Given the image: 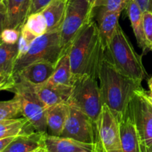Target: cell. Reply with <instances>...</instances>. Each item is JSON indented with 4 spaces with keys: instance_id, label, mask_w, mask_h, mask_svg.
<instances>
[{
    "instance_id": "20",
    "label": "cell",
    "mask_w": 152,
    "mask_h": 152,
    "mask_svg": "<svg viewBox=\"0 0 152 152\" xmlns=\"http://www.w3.org/2000/svg\"><path fill=\"white\" fill-rule=\"evenodd\" d=\"M69 105L68 103H60L46 109V123L48 130L53 136L60 137L63 132L65 122L68 118Z\"/></svg>"
},
{
    "instance_id": "22",
    "label": "cell",
    "mask_w": 152,
    "mask_h": 152,
    "mask_svg": "<svg viewBox=\"0 0 152 152\" xmlns=\"http://www.w3.org/2000/svg\"><path fill=\"white\" fill-rule=\"evenodd\" d=\"M47 22L41 12L31 13L21 29V35L31 44L34 39L47 33Z\"/></svg>"
},
{
    "instance_id": "29",
    "label": "cell",
    "mask_w": 152,
    "mask_h": 152,
    "mask_svg": "<svg viewBox=\"0 0 152 152\" xmlns=\"http://www.w3.org/2000/svg\"><path fill=\"white\" fill-rule=\"evenodd\" d=\"M53 0H32L30 14L39 12Z\"/></svg>"
},
{
    "instance_id": "1",
    "label": "cell",
    "mask_w": 152,
    "mask_h": 152,
    "mask_svg": "<svg viewBox=\"0 0 152 152\" xmlns=\"http://www.w3.org/2000/svg\"><path fill=\"white\" fill-rule=\"evenodd\" d=\"M98 80L100 83L102 104L108 107L118 121L126 114L135 92L143 89L142 83L120 73L108 60L105 53L99 68Z\"/></svg>"
},
{
    "instance_id": "40",
    "label": "cell",
    "mask_w": 152,
    "mask_h": 152,
    "mask_svg": "<svg viewBox=\"0 0 152 152\" xmlns=\"http://www.w3.org/2000/svg\"><path fill=\"white\" fill-rule=\"evenodd\" d=\"M93 152H98L97 151H96V149H95V148H94V151Z\"/></svg>"
},
{
    "instance_id": "13",
    "label": "cell",
    "mask_w": 152,
    "mask_h": 152,
    "mask_svg": "<svg viewBox=\"0 0 152 152\" xmlns=\"http://www.w3.org/2000/svg\"><path fill=\"white\" fill-rule=\"evenodd\" d=\"M56 66L47 61H39L30 64L15 77L16 80H22L34 86L44 84L48 81Z\"/></svg>"
},
{
    "instance_id": "5",
    "label": "cell",
    "mask_w": 152,
    "mask_h": 152,
    "mask_svg": "<svg viewBox=\"0 0 152 152\" xmlns=\"http://www.w3.org/2000/svg\"><path fill=\"white\" fill-rule=\"evenodd\" d=\"M65 54L61 45L60 31L43 34L31 42L25 54L17 59L14 66V77L23 68L39 61H47L56 66Z\"/></svg>"
},
{
    "instance_id": "36",
    "label": "cell",
    "mask_w": 152,
    "mask_h": 152,
    "mask_svg": "<svg viewBox=\"0 0 152 152\" xmlns=\"http://www.w3.org/2000/svg\"><path fill=\"white\" fill-rule=\"evenodd\" d=\"M148 87H149V89L151 91H152V77L148 80Z\"/></svg>"
},
{
    "instance_id": "18",
    "label": "cell",
    "mask_w": 152,
    "mask_h": 152,
    "mask_svg": "<svg viewBox=\"0 0 152 152\" xmlns=\"http://www.w3.org/2000/svg\"><path fill=\"white\" fill-rule=\"evenodd\" d=\"M67 0H53L41 10L47 22V33L60 31L65 20Z\"/></svg>"
},
{
    "instance_id": "33",
    "label": "cell",
    "mask_w": 152,
    "mask_h": 152,
    "mask_svg": "<svg viewBox=\"0 0 152 152\" xmlns=\"http://www.w3.org/2000/svg\"><path fill=\"white\" fill-rule=\"evenodd\" d=\"M0 11L6 13V4L4 0H0Z\"/></svg>"
},
{
    "instance_id": "4",
    "label": "cell",
    "mask_w": 152,
    "mask_h": 152,
    "mask_svg": "<svg viewBox=\"0 0 152 152\" xmlns=\"http://www.w3.org/2000/svg\"><path fill=\"white\" fill-rule=\"evenodd\" d=\"M67 103L86 114L95 123L103 105L98 79L90 75L74 77L71 93Z\"/></svg>"
},
{
    "instance_id": "41",
    "label": "cell",
    "mask_w": 152,
    "mask_h": 152,
    "mask_svg": "<svg viewBox=\"0 0 152 152\" xmlns=\"http://www.w3.org/2000/svg\"><path fill=\"white\" fill-rule=\"evenodd\" d=\"M0 91H2V88H1V86H0Z\"/></svg>"
},
{
    "instance_id": "17",
    "label": "cell",
    "mask_w": 152,
    "mask_h": 152,
    "mask_svg": "<svg viewBox=\"0 0 152 152\" xmlns=\"http://www.w3.org/2000/svg\"><path fill=\"white\" fill-rule=\"evenodd\" d=\"M96 9H98L97 21L99 22L98 28L99 36L105 51L111 43L117 25H119V18L121 13L107 11L101 7Z\"/></svg>"
},
{
    "instance_id": "23",
    "label": "cell",
    "mask_w": 152,
    "mask_h": 152,
    "mask_svg": "<svg viewBox=\"0 0 152 152\" xmlns=\"http://www.w3.org/2000/svg\"><path fill=\"white\" fill-rule=\"evenodd\" d=\"M34 132L36 131L25 117L0 120V139Z\"/></svg>"
},
{
    "instance_id": "26",
    "label": "cell",
    "mask_w": 152,
    "mask_h": 152,
    "mask_svg": "<svg viewBox=\"0 0 152 152\" xmlns=\"http://www.w3.org/2000/svg\"><path fill=\"white\" fill-rule=\"evenodd\" d=\"M131 0H98L96 8H103L107 11L121 13L126 8Z\"/></svg>"
},
{
    "instance_id": "28",
    "label": "cell",
    "mask_w": 152,
    "mask_h": 152,
    "mask_svg": "<svg viewBox=\"0 0 152 152\" xmlns=\"http://www.w3.org/2000/svg\"><path fill=\"white\" fill-rule=\"evenodd\" d=\"M143 28L145 39L150 49L152 46V13L151 11L143 12Z\"/></svg>"
},
{
    "instance_id": "21",
    "label": "cell",
    "mask_w": 152,
    "mask_h": 152,
    "mask_svg": "<svg viewBox=\"0 0 152 152\" xmlns=\"http://www.w3.org/2000/svg\"><path fill=\"white\" fill-rule=\"evenodd\" d=\"M44 134L34 132L16 136L2 152H32L42 147Z\"/></svg>"
},
{
    "instance_id": "11",
    "label": "cell",
    "mask_w": 152,
    "mask_h": 152,
    "mask_svg": "<svg viewBox=\"0 0 152 152\" xmlns=\"http://www.w3.org/2000/svg\"><path fill=\"white\" fill-rule=\"evenodd\" d=\"M18 43L14 45L0 44V86L2 90L8 91L14 84L13 71L18 57Z\"/></svg>"
},
{
    "instance_id": "43",
    "label": "cell",
    "mask_w": 152,
    "mask_h": 152,
    "mask_svg": "<svg viewBox=\"0 0 152 152\" xmlns=\"http://www.w3.org/2000/svg\"><path fill=\"white\" fill-rule=\"evenodd\" d=\"M37 150H38V149H37ZM36 151H37V150H36V151H32V152H36Z\"/></svg>"
},
{
    "instance_id": "42",
    "label": "cell",
    "mask_w": 152,
    "mask_h": 152,
    "mask_svg": "<svg viewBox=\"0 0 152 152\" xmlns=\"http://www.w3.org/2000/svg\"><path fill=\"white\" fill-rule=\"evenodd\" d=\"M150 50H151V51H152V46H151V48H150Z\"/></svg>"
},
{
    "instance_id": "8",
    "label": "cell",
    "mask_w": 152,
    "mask_h": 152,
    "mask_svg": "<svg viewBox=\"0 0 152 152\" xmlns=\"http://www.w3.org/2000/svg\"><path fill=\"white\" fill-rule=\"evenodd\" d=\"M137 91L127 111L133 119L139 135L142 152L152 151V104L143 92Z\"/></svg>"
},
{
    "instance_id": "3",
    "label": "cell",
    "mask_w": 152,
    "mask_h": 152,
    "mask_svg": "<svg viewBox=\"0 0 152 152\" xmlns=\"http://www.w3.org/2000/svg\"><path fill=\"white\" fill-rule=\"evenodd\" d=\"M105 53L113 65L126 77L140 83L146 78L142 56L135 51L120 24Z\"/></svg>"
},
{
    "instance_id": "24",
    "label": "cell",
    "mask_w": 152,
    "mask_h": 152,
    "mask_svg": "<svg viewBox=\"0 0 152 152\" xmlns=\"http://www.w3.org/2000/svg\"><path fill=\"white\" fill-rule=\"evenodd\" d=\"M72 71L68 53H66L58 62L48 83L59 86H71L73 84Z\"/></svg>"
},
{
    "instance_id": "30",
    "label": "cell",
    "mask_w": 152,
    "mask_h": 152,
    "mask_svg": "<svg viewBox=\"0 0 152 152\" xmlns=\"http://www.w3.org/2000/svg\"><path fill=\"white\" fill-rule=\"evenodd\" d=\"M142 12L149 11L151 6V0H135Z\"/></svg>"
},
{
    "instance_id": "14",
    "label": "cell",
    "mask_w": 152,
    "mask_h": 152,
    "mask_svg": "<svg viewBox=\"0 0 152 152\" xmlns=\"http://www.w3.org/2000/svg\"><path fill=\"white\" fill-rule=\"evenodd\" d=\"M72 86H59L46 82L35 86L39 98L46 108L60 103H67L71 93Z\"/></svg>"
},
{
    "instance_id": "34",
    "label": "cell",
    "mask_w": 152,
    "mask_h": 152,
    "mask_svg": "<svg viewBox=\"0 0 152 152\" xmlns=\"http://www.w3.org/2000/svg\"><path fill=\"white\" fill-rule=\"evenodd\" d=\"M86 1H87L88 2L89 4H90L91 5L92 7H94V8L96 9V4H97L98 0H86Z\"/></svg>"
},
{
    "instance_id": "44",
    "label": "cell",
    "mask_w": 152,
    "mask_h": 152,
    "mask_svg": "<svg viewBox=\"0 0 152 152\" xmlns=\"http://www.w3.org/2000/svg\"><path fill=\"white\" fill-rule=\"evenodd\" d=\"M151 152H152V151H151Z\"/></svg>"
},
{
    "instance_id": "27",
    "label": "cell",
    "mask_w": 152,
    "mask_h": 152,
    "mask_svg": "<svg viewBox=\"0 0 152 152\" xmlns=\"http://www.w3.org/2000/svg\"><path fill=\"white\" fill-rule=\"evenodd\" d=\"M20 35V30L13 29V28H4L1 32L0 39L1 42L14 45L18 43Z\"/></svg>"
},
{
    "instance_id": "12",
    "label": "cell",
    "mask_w": 152,
    "mask_h": 152,
    "mask_svg": "<svg viewBox=\"0 0 152 152\" xmlns=\"http://www.w3.org/2000/svg\"><path fill=\"white\" fill-rule=\"evenodd\" d=\"M42 147L45 152H93L95 144L85 143L71 138L43 134Z\"/></svg>"
},
{
    "instance_id": "39",
    "label": "cell",
    "mask_w": 152,
    "mask_h": 152,
    "mask_svg": "<svg viewBox=\"0 0 152 152\" xmlns=\"http://www.w3.org/2000/svg\"><path fill=\"white\" fill-rule=\"evenodd\" d=\"M144 92V91H143ZM145 96H146V95H145ZM147 98H148V100H149L150 101V102H151V103L152 104V99H151V98H149V97H148V96H147Z\"/></svg>"
},
{
    "instance_id": "37",
    "label": "cell",
    "mask_w": 152,
    "mask_h": 152,
    "mask_svg": "<svg viewBox=\"0 0 152 152\" xmlns=\"http://www.w3.org/2000/svg\"><path fill=\"white\" fill-rule=\"evenodd\" d=\"M36 152H45V151L44 148H43L42 147H41V148H39L38 150H37V151H36Z\"/></svg>"
},
{
    "instance_id": "35",
    "label": "cell",
    "mask_w": 152,
    "mask_h": 152,
    "mask_svg": "<svg viewBox=\"0 0 152 152\" xmlns=\"http://www.w3.org/2000/svg\"><path fill=\"white\" fill-rule=\"evenodd\" d=\"M144 91V94H145V95H146L147 96H148V97H149V98H151V99H152V91H145L144 90L143 91Z\"/></svg>"
},
{
    "instance_id": "9",
    "label": "cell",
    "mask_w": 152,
    "mask_h": 152,
    "mask_svg": "<svg viewBox=\"0 0 152 152\" xmlns=\"http://www.w3.org/2000/svg\"><path fill=\"white\" fill-rule=\"evenodd\" d=\"M95 149L98 152H123L119 122L106 105H102L95 122Z\"/></svg>"
},
{
    "instance_id": "38",
    "label": "cell",
    "mask_w": 152,
    "mask_h": 152,
    "mask_svg": "<svg viewBox=\"0 0 152 152\" xmlns=\"http://www.w3.org/2000/svg\"><path fill=\"white\" fill-rule=\"evenodd\" d=\"M149 11H151L152 13V0H151V6H150V10Z\"/></svg>"
},
{
    "instance_id": "6",
    "label": "cell",
    "mask_w": 152,
    "mask_h": 152,
    "mask_svg": "<svg viewBox=\"0 0 152 152\" xmlns=\"http://www.w3.org/2000/svg\"><path fill=\"white\" fill-rule=\"evenodd\" d=\"M19 97L21 102L22 115L27 119L37 132L47 133L46 109L35 91V86L22 80H16L9 88Z\"/></svg>"
},
{
    "instance_id": "16",
    "label": "cell",
    "mask_w": 152,
    "mask_h": 152,
    "mask_svg": "<svg viewBox=\"0 0 152 152\" xmlns=\"http://www.w3.org/2000/svg\"><path fill=\"white\" fill-rule=\"evenodd\" d=\"M120 140L123 152H142L139 135L133 119L126 111L119 120Z\"/></svg>"
},
{
    "instance_id": "19",
    "label": "cell",
    "mask_w": 152,
    "mask_h": 152,
    "mask_svg": "<svg viewBox=\"0 0 152 152\" xmlns=\"http://www.w3.org/2000/svg\"><path fill=\"white\" fill-rule=\"evenodd\" d=\"M126 10L138 45L145 53L147 50L150 49L144 33L143 12L135 0H131L129 1Z\"/></svg>"
},
{
    "instance_id": "2",
    "label": "cell",
    "mask_w": 152,
    "mask_h": 152,
    "mask_svg": "<svg viewBox=\"0 0 152 152\" xmlns=\"http://www.w3.org/2000/svg\"><path fill=\"white\" fill-rule=\"evenodd\" d=\"M73 77L90 75L98 79L105 49L98 25L92 20L76 37L68 50Z\"/></svg>"
},
{
    "instance_id": "31",
    "label": "cell",
    "mask_w": 152,
    "mask_h": 152,
    "mask_svg": "<svg viewBox=\"0 0 152 152\" xmlns=\"http://www.w3.org/2000/svg\"><path fill=\"white\" fill-rule=\"evenodd\" d=\"M16 137H9L2 138L0 139V152H2L7 148V145L13 140Z\"/></svg>"
},
{
    "instance_id": "25",
    "label": "cell",
    "mask_w": 152,
    "mask_h": 152,
    "mask_svg": "<svg viewBox=\"0 0 152 152\" xmlns=\"http://www.w3.org/2000/svg\"><path fill=\"white\" fill-rule=\"evenodd\" d=\"M22 114L21 102L19 97L14 95L10 100L0 101V120L13 119Z\"/></svg>"
},
{
    "instance_id": "7",
    "label": "cell",
    "mask_w": 152,
    "mask_h": 152,
    "mask_svg": "<svg viewBox=\"0 0 152 152\" xmlns=\"http://www.w3.org/2000/svg\"><path fill=\"white\" fill-rule=\"evenodd\" d=\"M95 9L86 0H67L65 20L60 31L61 45L65 53L79 33L94 20Z\"/></svg>"
},
{
    "instance_id": "15",
    "label": "cell",
    "mask_w": 152,
    "mask_h": 152,
    "mask_svg": "<svg viewBox=\"0 0 152 152\" xmlns=\"http://www.w3.org/2000/svg\"><path fill=\"white\" fill-rule=\"evenodd\" d=\"M6 17L4 28L20 30L30 15L32 0H4Z\"/></svg>"
},
{
    "instance_id": "10",
    "label": "cell",
    "mask_w": 152,
    "mask_h": 152,
    "mask_svg": "<svg viewBox=\"0 0 152 152\" xmlns=\"http://www.w3.org/2000/svg\"><path fill=\"white\" fill-rule=\"evenodd\" d=\"M95 123L86 114L69 106L68 118L60 137L71 138L81 142L95 143Z\"/></svg>"
},
{
    "instance_id": "32",
    "label": "cell",
    "mask_w": 152,
    "mask_h": 152,
    "mask_svg": "<svg viewBox=\"0 0 152 152\" xmlns=\"http://www.w3.org/2000/svg\"><path fill=\"white\" fill-rule=\"evenodd\" d=\"M5 17L6 13L2 11H0V37H1V32L4 29V25H5ZM1 43V39H0V44Z\"/></svg>"
}]
</instances>
